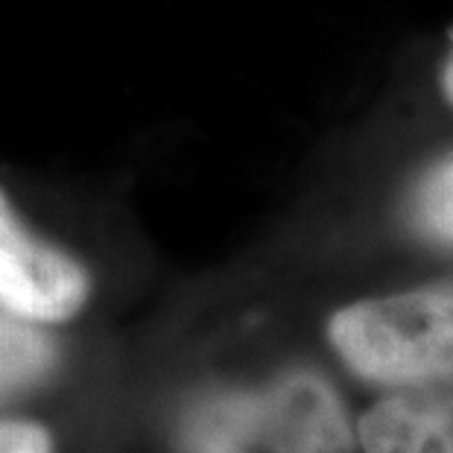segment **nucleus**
I'll return each mask as SVG.
<instances>
[{
    "instance_id": "obj_8",
    "label": "nucleus",
    "mask_w": 453,
    "mask_h": 453,
    "mask_svg": "<svg viewBox=\"0 0 453 453\" xmlns=\"http://www.w3.org/2000/svg\"><path fill=\"white\" fill-rule=\"evenodd\" d=\"M441 91H445V97L453 103V50L448 56L445 67H441Z\"/></svg>"
},
{
    "instance_id": "obj_5",
    "label": "nucleus",
    "mask_w": 453,
    "mask_h": 453,
    "mask_svg": "<svg viewBox=\"0 0 453 453\" xmlns=\"http://www.w3.org/2000/svg\"><path fill=\"white\" fill-rule=\"evenodd\" d=\"M53 363V342L35 322L0 311V398L30 387Z\"/></svg>"
},
{
    "instance_id": "obj_2",
    "label": "nucleus",
    "mask_w": 453,
    "mask_h": 453,
    "mask_svg": "<svg viewBox=\"0 0 453 453\" xmlns=\"http://www.w3.org/2000/svg\"><path fill=\"white\" fill-rule=\"evenodd\" d=\"M327 336L372 383L416 389L453 380V281L345 307Z\"/></svg>"
},
{
    "instance_id": "obj_7",
    "label": "nucleus",
    "mask_w": 453,
    "mask_h": 453,
    "mask_svg": "<svg viewBox=\"0 0 453 453\" xmlns=\"http://www.w3.org/2000/svg\"><path fill=\"white\" fill-rule=\"evenodd\" d=\"M0 453H53L50 436L35 424H0Z\"/></svg>"
},
{
    "instance_id": "obj_1",
    "label": "nucleus",
    "mask_w": 453,
    "mask_h": 453,
    "mask_svg": "<svg viewBox=\"0 0 453 453\" xmlns=\"http://www.w3.org/2000/svg\"><path fill=\"white\" fill-rule=\"evenodd\" d=\"M185 453H354V433L336 392L311 372L264 389L219 392L181 421Z\"/></svg>"
},
{
    "instance_id": "obj_6",
    "label": "nucleus",
    "mask_w": 453,
    "mask_h": 453,
    "mask_svg": "<svg viewBox=\"0 0 453 453\" xmlns=\"http://www.w3.org/2000/svg\"><path fill=\"white\" fill-rule=\"evenodd\" d=\"M412 223L433 243L453 249V156L421 179L412 196Z\"/></svg>"
},
{
    "instance_id": "obj_3",
    "label": "nucleus",
    "mask_w": 453,
    "mask_h": 453,
    "mask_svg": "<svg viewBox=\"0 0 453 453\" xmlns=\"http://www.w3.org/2000/svg\"><path fill=\"white\" fill-rule=\"evenodd\" d=\"M85 298V269L30 234L0 190V307L30 322H65Z\"/></svg>"
},
{
    "instance_id": "obj_4",
    "label": "nucleus",
    "mask_w": 453,
    "mask_h": 453,
    "mask_svg": "<svg viewBox=\"0 0 453 453\" xmlns=\"http://www.w3.org/2000/svg\"><path fill=\"white\" fill-rule=\"evenodd\" d=\"M365 453H453V392H401L360 421Z\"/></svg>"
}]
</instances>
